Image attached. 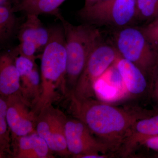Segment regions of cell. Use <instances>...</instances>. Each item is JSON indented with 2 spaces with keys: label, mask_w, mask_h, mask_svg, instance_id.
I'll use <instances>...</instances> for the list:
<instances>
[{
  "label": "cell",
  "mask_w": 158,
  "mask_h": 158,
  "mask_svg": "<svg viewBox=\"0 0 158 158\" xmlns=\"http://www.w3.org/2000/svg\"><path fill=\"white\" fill-rule=\"evenodd\" d=\"M7 119L8 126L15 136L20 137L33 132L37 117L28 109L29 102L21 94L8 97Z\"/></svg>",
  "instance_id": "9"
},
{
  "label": "cell",
  "mask_w": 158,
  "mask_h": 158,
  "mask_svg": "<svg viewBox=\"0 0 158 158\" xmlns=\"http://www.w3.org/2000/svg\"><path fill=\"white\" fill-rule=\"evenodd\" d=\"M21 91L23 96L33 100L37 104L40 97L41 91V77L37 70V65L30 73L20 77Z\"/></svg>",
  "instance_id": "16"
},
{
  "label": "cell",
  "mask_w": 158,
  "mask_h": 158,
  "mask_svg": "<svg viewBox=\"0 0 158 158\" xmlns=\"http://www.w3.org/2000/svg\"><path fill=\"white\" fill-rule=\"evenodd\" d=\"M24 1V0H13V2H14L13 5H14V4H16V3L19 2H21V1Z\"/></svg>",
  "instance_id": "27"
},
{
  "label": "cell",
  "mask_w": 158,
  "mask_h": 158,
  "mask_svg": "<svg viewBox=\"0 0 158 158\" xmlns=\"http://www.w3.org/2000/svg\"><path fill=\"white\" fill-rule=\"evenodd\" d=\"M120 56L116 48L101 40L89 56L71 96L80 100L94 98L95 83Z\"/></svg>",
  "instance_id": "4"
},
{
  "label": "cell",
  "mask_w": 158,
  "mask_h": 158,
  "mask_svg": "<svg viewBox=\"0 0 158 158\" xmlns=\"http://www.w3.org/2000/svg\"><path fill=\"white\" fill-rule=\"evenodd\" d=\"M15 49L17 54L35 61L37 56L35 54L38 52L37 45L31 41H23Z\"/></svg>",
  "instance_id": "21"
},
{
  "label": "cell",
  "mask_w": 158,
  "mask_h": 158,
  "mask_svg": "<svg viewBox=\"0 0 158 158\" xmlns=\"http://www.w3.org/2000/svg\"><path fill=\"white\" fill-rule=\"evenodd\" d=\"M50 151L44 139L37 132H34L19 137L16 158H51Z\"/></svg>",
  "instance_id": "13"
},
{
  "label": "cell",
  "mask_w": 158,
  "mask_h": 158,
  "mask_svg": "<svg viewBox=\"0 0 158 158\" xmlns=\"http://www.w3.org/2000/svg\"><path fill=\"white\" fill-rule=\"evenodd\" d=\"M152 115L138 119L130 129L117 156L133 157L141 142L148 138L158 135V108Z\"/></svg>",
  "instance_id": "11"
},
{
  "label": "cell",
  "mask_w": 158,
  "mask_h": 158,
  "mask_svg": "<svg viewBox=\"0 0 158 158\" xmlns=\"http://www.w3.org/2000/svg\"><path fill=\"white\" fill-rule=\"evenodd\" d=\"M65 135L68 151L75 157L82 158L84 156L91 155L112 154L107 146L77 118L66 120Z\"/></svg>",
  "instance_id": "8"
},
{
  "label": "cell",
  "mask_w": 158,
  "mask_h": 158,
  "mask_svg": "<svg viewBox=\"0 0 158 158\" xmlns=\"http://www.w3.org/2000/svg\"><path fill=\"white\" fill-rule=\"evenodd\" d=\"M65 116L52 105L44 108L37 116L36 132L44 139L51 151L61 156L70 154L65 135Z\"/></svg>",
  "instance_id": "7"
},
{
  "label": "cell",
  "mask_w": 158,
  "mask_h": 158,
  "mask_svg": "<svg viewBox=\"0 0 158 158\" xmlns=\"http://www.w3.org/2000/svg\"><path fill=\"white\" fill-rule=\"evenodd\" d=\"M140 29L152 46L158 51V17Z\"/></svg>",
  "instance_id": "20"
},
{
  "label": "cell",
  "mask_w": 158,
  "mask_h": 158,
  "mask_svg": "<svg viewBox=\"0 0 158 158\" xmlns=\"http://www.w3.org/2000/svg\"><path fill=\"white\" fill-rule=\"evenodd\" d=\"M71 97L74 116L116 156L133 124L156 111L138 105L118 106L94 98L80 100Z\"/></svg>",
  "instance_id": "1"
},
{
  "label": "cell",
  "mask_w": 158,
  "mask_h": 158,
  "mask_svg": "<svg viewBox=\"0 0 158 158\" xmlns=\"http://www.w3.org/2000/svg\"><path fill=\"white\" fill-rule=\"evenodd\" d=\"M55 16L61 22L65 34L67 53L66 86L69 85L73 91L89 56L102 40L101 33L95 26L88 24L74 25L67 21L59 11Z\"/></svg>",
  "instance_id": "3"
},
{
  "label": "cell",
  "mask_w": 158,
  "mask_h": 158,
  "mask_svg": "<svg viewBox=\"0 0 158 158\" xmlns=\"http://www.w3.org/2000/svg\"><path fill=\"white\" fill-rule=\"evenodd\" d=\"M15 65L20 77L30 73L36 65L35 61L20 55L15 57Z\"/></svg>",
  "instance_id": "22"
},
{
  "label": "cell",
  "mask_w": 158,
  "mask_h": 158,
  "mask_svg": "<svg viewBox=\"0 0 158 158\" xmlns=\"http://www.w3.org/2000/svg\"><path fill=\"white\" fill-rule=\"evenodd\" d=\"M115 64L129 96L133 98L150 100V81L143 72L132 62L121 56Z\"/></svg>",
  "instance_id": "10"
},
{
  "label": "cell",
  "mask_w": 158,
  "mask_h": 158,
  "mask_svg": "<svg viewBox=\"0 0 158 158\" xmlns=\"http://www.w3.org/2000/svg\"><path fill=\"white\" fill-rule=\"evenodd\" d=\"M8 110V104L3 98H0V139H1V149L6 148V144L9 140L7 135V123L6 116Z\"/></svg>",
  "instance_id": "18"
},
{
  "label": "cell",
  "mask_w": 158,
  "mask_h": 158,
  "mask_svg": "<svg viewBox=\"0 0 158 158\" xmlns=\"http://www.w3.org/2000/svg\"><path fill=\"white\" fill-rule=\"evenodd\" d=\"M13 0H0V6H13Z\"/></svg>",
  "instance_id": "26"
},
{
  "label": "cell",
  "mask_w": 158,
  "mask_h": 158,
  "mask_svg": "<svg viewBox=\"0 0 158 158\" xmlns=\"http://www.w3.org/2000/svg\"><path fill=\"white\" fill-rule=\"evenodd\" d=\"M116 46L120 56L137 65L150 81L158 61V51L152 46L141 29L122 30L116 36Z\"/></svg>",
  "instance_id": "5"
},
{
  "label": "cell",
  "mask_w": 158,
  "mask_h": 158,
  "mask_svg": "<svg viewBox=\"0 0 158 158\" xmlns=\"http://www.w3.org/2000/svg\"><path fill=\"white\" fill-rule=\"evenodd\" d=\"M13 6H0V43L3 45L17 35L21 24Z\"/></svg>",
  "instance_id": "15"
},
{
  "label": "cell",
  "mask_w": 158,
  "mask_h": 158,
  "mask_svg": "<svg viewBox=\"0 0 158 158\" xmlns=\"http://www.w3.org/2000/svg\"><path fill=\"white\" fill-rule=\"evenodd\" d=\"M17 55L14 49L0 57V92L3 96L16 94L21 89L20 76L15 65Z\"/></svg>",
  "instance_id": "12"
},
{
  "label": "cell",
  "mask_w": 158,
  "mask_h": 158,
  "mask_svg": "<svg viewBox=\"0 0 158 158\" xmlns=\"http://www.w3.org/2000/svg\"><path fill=\"white\" fill-rule=\"evenodd\" d=\"M105 1L107 0H85V5L84 6L88 7Z\"/></svg>",
  "instance_id": "25"
},
{
  "label": "cell",
  "mask_w": 158,
  "mask_h": 158,
  "mask_svg": "<svg viewBox=\"0 0 158 158\" xmlns=\"http://www.w3.org/2000/svg\"><path fill=\"white\" fill-rule=\"evenodd\" d=\"M139 148H144L145 149L155 152H158V135L148 138L141 142L138 145L136 151Z\"/></svg>",
  "instance_id": "24"
},
{
  "label": "cell",
  "mask_w": 158,
  "mask_h": 158,
  "mask_svg": "<svg viewBox=\"0 0 158 158\" xmlns=\"http://www.w3.org/2000/svg\"><path fill=\"white\" fill-rule=\"evenodd\" d=\"M150 100L153 103L154 108H158V61L151 77Z\"/></svg>",
  "instance_id": "23"
},
{
  "label": "cell",
  "mask_w": 158,
  "mask_h": 158,
  "mask_svg": "<svg viewBox=\"0 0 158 158\" xmlns=\"http://www.w3.org/2000/svg\"><path fill=\"white\" fill-rule=\"evenodd\" d=\"M65 0H24L13 5L14 12H23L27 14L39 15L49 14L55 15Z\"/></svg>",
  "instance_id": "14"
},
{
  "label": "cell",
  "mask_w": 158,
  "mask_h": 158,
  "mask_svg": "<svg viewBox=\"0 0 158 158\" xmlns=\"http://www.w3.org/2000/svg\"><path fill=\"white\" fill-rule=\"evenodd\" d=\"M36 41L38 51H42L49 41L51 37L50 29L44 25L39 17L37 18L35 25Z\"/></svg>",
  "instance_id": "19"
},
{
  "label": "cell",
  "mask_w": 158,
  "mask_h": 158,
  "mask_svg": "<svg viewBox=\"0 0 158 158\" xmlns=\"http://www.w3.org/2000/svg\"><path fill=\"white\" fill-rule=\"evenodd\" d=\"M153 158H158V152H156L154 155L152 156Z\"/></svg>",
  "instance_id": "28"
},
{
  "label": "cell",
  "mask_w": 158,
  "mask_h": 158,
  "mask_svg": "<svg viewBox=\"0 0 158 158\" xmlns=\"http://www.w3.org/2000/svg\"><path fill=\"white\" fill-rule=\"evenodd\" d=\"M136 0H107L84 6L77 16L84 23L92 26L123 27L136 17Z\"/></svg>",
  "instance_id": "6"
},
{
  "label": "cell",
  "mask_w": 158,
  "mask_h": 158,
  "mask_svg": "<svg viewBox=\"0 0 158 158\" xmlns=\"http://www.w3.org/2000/svg\"><path fill=\"white\" fill-rule=\"evenodd\" d=\"M50 29V39L41 55V91L35 114L52 105L59 96V89L64 91L66 87L67 53L64 31L62 25Z\"/></svg>",
  "instance_id": "2"
},
{
  "label": "cell",
  "mask_w": 158,
  "mask_h": 158,
  "mask_svg": "<svg viewBox=\"0 0 158 158\" xmlns=\"http://www.w3.org/2000/svg\"><path fill=\"white\" fill-rule=\"evenodd\" d=\"M136 16L150 21L158 17V0H136Z\"/></svg>",
  "instance_id": "17"
}]
</instances>
